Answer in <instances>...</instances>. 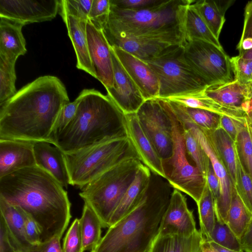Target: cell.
Segmentation results:
<instances>
[{"instance_id": "obj_1", "label": "cell", "mask_w": 252, "mask_h": 252, "mask_svg": "<svg viewBox=\"0 0 252 252\" xmlns=\"http://www.w3.org/2000/svg\"><path fill=\"white\" fill-rule=\"evenodd\" d=\"M69 102L56 76H40L0 104V139L54 144V130L63 106Z\"/></svg>"}, {"instance_id": "obj_2", "label": "cell", "mask_w": 252, "mask_h": 252, "mask_svg": "<svg viewBox=\"0 0 252 252\" xmlns=\"http://www.w3.org/2000/svg\"><path fill=\"white\" fill-rule=\"evenodd\" d=\"M0 197L36 222L41 242L61 238L71 218V203L64 187L36 165L0 178Z\"/></svg>"}, {"instance_id": "obj_3", "label": "cell", "mask_w": 252, "mask_h": 252, "mask_svg": "<svg viewBox=\"0 0 252 252\" xmlns=\"http://www.w3.org/2000/svg\"><path fill=\"white\" fill-rule=\"evenodd\" d=\"M75 115L55 137L63 153L76 151L106 139L128 136L125 114L110 96L84 89Z\"/></svg>"}, {"instance_id": "obj_4", "label": "cell", "mask_w": 252, "mask_h": 252, "mask_svg": "<svg viewBox=\"0 0 252 252\" xmlns=\"http://www.w3.org/2000/svg\"><path fill=\"white\" fill-rule=\"evenodd\" d=\"M191 0H161L151 7L129 9L110 0V14L103 32L105 36L150 38L184 45L185 20Z\"/></svg>"}, {"instance_id": "obj_5", "label": "cell", "mask_w": 252, "mask_h": 252, "mask_svg": "<svg viewBox=\"0 0 252 252\" xmlns=\"http://www.w3.org/2000/svg\"><path fill=\"white\" fill-rule=\"evenodd\" d=\"M149 189L133 210L108 228L91 252H148L171 195L168 191Z\"/></svg>"}, {"instance_id": "obj_6", "label": "cell", "mask_w": 252, "mask_h": 252, "mask_svg": "<svg viewBox=\"0 0 252 252\" xmlns=\"http://www.w3.org/2000/svg\"><path fill=\"white\" fill-rule=\"evenodd\" d=\"M143 163L135 157L123 159L81 189L80 196L109 228L113 213Z\"/></svg>"}, {"instance_id": "obj_7", "label": "cell", "mask_w": 252, "mask_h": 252, "mask_svg": "<svg viewBox=\"0 0 252 252\" xmlns=\"http://www.w3.org/2000/svg\"><path fill=\"white\" fill-rule=\"evenodd\" d=\"M64 156L70 185L80 189L123 159L139 158L128 136L106 139Z\"/></svg>"}, {"instance_id": "obj_8", "label": "cell", "mask_w": 252, "mask_h": 252, "mask_svg": "<svg viewBox=\"0 0 252 252\" xmlns=\"http://www.w3.org/2000/svg\"><path fill=\"white\" fill-rule=\"evenodd\" d=\"M184 46H171L154 58L144 61L158 77L159 98L202 91L208 87L186 61Z\"/></svg>"}, {"instance_id": "obj_9", "label": "cell", "mask_w": 252, "mask_h": 252, "mask_svg": "<svg viewBox=\"0 0 252 252\" xmlns=\"http://www.w3.org/2000/svg\"><path fill=\"white\" fill-rule=\"evenodd\" d=\"M172 125L173 150L171 156L162 160L165 179L174 188L191 197L197 203L207 184L206 178L187 158L183 127L177 120L167 99L161 98Z\"/></svg>"}, {"instance_id": "obj_10", "label": "cell", "mask_w": 252, "mask_h": 252, "mask_svg": "<svg viewBox=\"0 0 252 252\" xmlns=\"http://www.w3.org/2000/svg\"><path fill=\"white\" fill-rule=\"evenodd\" d=\"M184 58L208 87L222 85L234 80L230 58L214 45L201 40L186 41Z\"/></svg>"}, {"instance_id": "obj_11", "label": "cell", "mask_w": 252, "mask_h": 252, "mask_svg": "<svg viewBox=\"0 0 252 252\" xmlns=\"http://www.w3.org/2000/svg\"><path fill=\"white\" fill-rule=\"evenodd\" d=\"M136 115L142 130L162 160L169 158L173 150L172 125L161 98L145 100Z\"/></svg>"}, {"instance_id": "obj_12", "label": "cell", "mask_w": 252, "mask_h": 252, "mask_svg": "<svg viewBox=\"0 0 252 252\" xmlns=\"http://www.w3.org/2000/svg\"><path fill=\"white\" fill-rule=\"evenodd\" d=\"M190 129L210 159L213 169L220 186V195L218 202L214 205L216 220L226 224L228 211L234 188L227 169L212 139L210 131L205 130L190 124H181Z\"/></svg>"}, {"instance_id": "obj_13", "label": "cell", "mask_w": 252, "mask_h": 252, "mask_svg": "<svg viewBox=\"0 0 252 252\" xmlns=\"http://www.w3.org/2000/svg\"><path fill=\"white\" fill-rule=\"evenodd\" d=\"M60 0H0V17L25 25L50 21L59 10Z\"/></svg>"}, {"instance_id": "obj_14", "label": "cell", "mask_w": 252, "mask_h": 252, "mask_svg": "<svg viewBox=\"0 0 252 252\" xmlns=\"http://www.w3.org/2000/svg\"><path fill=\"white\" fill-rule=\"evenodd\" d=\"M197 230L192 211L189 209L186 197L174 189L161 219L158 234L189 237Z\"/></svg>"}, {"instance_id": "obj_15", "label": "cell", "mask_w": 252, "mask_h": 252, "mask_svg": "<svg viewBox=\"0 0 252 252\" xmlns=\"http://www.w3.org/2000/svg\"><path fill=\"white\" fill-rule=\"evenodd\" d=\"M113 86L107 94L125 114L135 113L145 101L139 89L127 74L111 47Z\"/></svg>"}, {"instance_id": "obj_16", "label": "cell", "mask_w": 252, "mask_h": 252, "mask_svg": "<svg viewBox=\"0 0 252 252\" xmlns=\"http://www.w3.org/2000/svg\"><path fill=\"white\" fill-rule=\"evenodd\" d=\"M87 36L90 57L96 79L106 89L111 88L114 84L111 46L102 30L96 28L88 21Z\"/></svg>"}, {"instance_id": "obj_17", "label": "cell", "mask_w": 252, "mask_h": 252, "mask_svg": "<svg viewBox=\"0 0 252 252\" xmlns=\"http://www.w3.org/2000/svg\"><path fill=\"white\" fill-rule=\"evenodd\" d=\"M122 66L141 92L145 100L158 97V79L144 61L117 47L111 46Z\"/></svg>"}, {"instance_id": "obj_18", "label": "cell", "mask_w": 252, "mask_h": 252, "mask_svg": "<svg viewBox=\"0 0 252 252\" xmlns=\"http://www.w3.org/2000/svg\"><path fill=\"white\" fill-rule=\"evenodd\" d=\"M33 142L0 139V178L36 166Z\"/></svg>"}, {"instance_id": "obj_19", "label": "cell", "mask_w": 252, "mask_h": 252, "mask_svg": "<svg viewBox=\"0 0 252 252\" xmlns=\"http://www.w3.org/2000/svg\"><path fill=\"white\" fill-rule=\"evenodd\" d=\"M127 135L142 163L155 175L165 179L162 160L142 130L136 113L125 114Z\"/></svg>"}, {"instance_id": "obj_20", "label": "cell", "mask_w": 252, "mask_h": 252, "mask_svg": "<svg viewBox=\"0 0 252 252\" xmlns=\"http://www.w3.org/2000/svg\"><path fill=\"white\" fill-rule=\"evenodd\" d=\"M239 55L230 58L234 79L252 81V0L245 8L242 33L237 46Z\"/></svg>"}, {"instance_id": "obj_21", "label": "cell", "mask_w": 252, "mask_h": 252, "mask_svg": "<svg viewBox=\"0 0 252 252\" xmlns=\"http://www.w3.org/2000/svg\"><path fill=\"white\" fill-rule=\"evenodd\" d=\"M33 149L36 165L67 188L70 180L64 153L57 146L44 141L33 142Z\"/></svg>"}, {"instance_id": "obj_22", "label": "cell", "mask_w": 252, "mask_h": 252, "mask_svg": "<svg viewBox=\"0 0 252 252\" xmlns=\"http://www.w3.org/2000/svg\"><path fill=\"white\" fill-rule=\"evenodd\" d=\"M205 93L222 105L247 114L252 104V81L243 83L234 79L222 85L208 87Z\"/></svg>"}, {"instance_id": "obj_23", "label": "cell", "mask_w": 252, "mask_h": 252, "mask_svg": "<svg viewBox=\"0 0 252 252\" xmlns=\"http://www.w3.org/2000/svg\"><path fill=\"white\" fill-rule=\"evenodd\" d=\"M73 46L77 58L76 66L96 78L89 54L87 36V21L61 13Z\"/></svg>"}, {"instance_id": "obj_24", "label": "cell", "mask_w": 252, "mask_h": 252, "mask_svg": "<svg viewBox=\"0 0 252 252\" xmlns=\"http://www.w3.org/2000/svg\"><path fill=\"white\" fill-rule=\"evenodd\" d=\"M105 37L111 46L120 48L144 61L154 58L171 46L178 45L165 40L150 38Z\"/></svg>"}, {"instance_id": "obj_25", "label": "cell", "mask_w": 252, "mask_h": 252, "mask_svg": "<svg viewBox=\"0 0 252 252\" xmlns=\"http://www.w3.org/2000/svg\"><path fill=\"white\" fill-rule=\"evenodd\" d=\"M151 177L150 169L142 164L113 213L110 226L129 213L143 199L148 191Z\"/></svg>"}, {"instance_id": "obj_26", "label": "cell", "mask_w": 252, "mask_h": 252, "mask_svg": "<svg viewBox=\"0 0 252 252\" xmlns=\"http://www.w3.org/2000/svg\"><path fill=\"white\" fill-rule=\"evenodd\" d=\"M205 90L174 96L166 99L189 107L205 110L243 123L246 122L247 114L244 111L220 104L208 96L205 93Z\"/></svg>"}, {"instance_id": "obj_27", "label": "cell", "mask_w": 252, "mask_h": 252, "mask_svg": "<svg viewBox=\"0 0 252 252\" xmlns=\"http://www.w3.org/2000/svg\"><path fill=\"white\" fill-rule=\"evenodd\" d=\"M25 25L19 21L0 17V56L16 61L27 52L22 32Z\"/></svg>"}, {"instance_id": "obj_28", "label": "cell", "mask_w": 252, "mask_h": 252, "mask_svg": "<svg viewBox=\"0 0 252 252\" xmlns=\"http://www.w3.org/2000/svg\"><path fill=\"white\" fill-rule=\"evenodd\" d=\"M0 216L4 220L9 238L16 251L29 252L32 245L26 237L24 212L0 197Z\"/></svg>"}, {"instance_id": "obj_29", "label": "cell", "mask_w": 252, "mask_h": 252, "mask_svg": "<svg viewBox=\"0 0 252 252\" xmlns=\"http://www.w3.org/2000/svg\"><path fill=\"white\" fill-rule=\"evenodd\" d=\"M167 99L180 124L192 125L208 131H214L220 127L221 116L205 110L189 107Z\"/></svg>"}, {"instance_id": "obj_30", "label": "cell", "mask_w": 252, "mask_h": 252, "mask_svg": "<svg viewBox=\"0 0 252 252\" xmlns=\"http://www.w3.org/2000/svg\"><path fill=\"white\" fill-rule=\"evenodd\" d=\"M234 1L232 0H193L192 4L213 34L219 37L225 22V14Z\"/></svg>"}, {"instance_id": "obj_31", "label": "cell", "mask_w": 252, "mask_h": 252, "mask_svg": "<svg viewBox=\"0 0 252 252\" xmlns=\"http://www.w3.org/2000/svg\"><path fill=\"white\" fill-rule=\"evenodd\" d=\"M189 5L186 14L184 29L186 41L201 40L223 50L219 39L212 33L192 4Z\"/></svg>"}, {"instance_id": "obj_32", "label": "cell", "mask_w": 252, "mask_h": 252, "mask_svg": "<svg viewBox=\"0 0 252 252\" xmlns=\"http://www.w3.org/2000/svg\"><path fill=\"white\" fill-rule=\"evenodd\" d=\"M79 220L84 250L92 251L96 247L102 237L101 222L95 213L86 203H84Z\"/></svg>"}, {"instance_id": "obj_33", "label": "cell", "mask_w": 252, "mask_h": 252, "mask_svg": "<svg viewBox=\"0 0 252 252\" xmlns=\"http://www.w3.org/2000/svg\"><path fill=\"white\" fill-rule=\"evenodd\" d=\"M210 132L234 185L235 182L238 153L236 143L220 128L210 131Z\"/></svg>"}, {"instance_id": "obj_34", "label": "cell", "mask_w": 252, "mask_h": 252, "mask_svg": "<svg viewBox=\"0 0 252 252\" xmlns=\"http://www.w3.org/2000/svg\"><path fill=\"white\" fill-rule=\"evenodd\" d=\"M252 218V212L244 204L234 187L227 213L226 224L239 240Z\"/></svg>"}, {"instance_id": "obj_35", "label": "cell", "mask_w": 252, "mask_h": 252, "mask_svg": "<svg viewBox=\"0 0 252 252\" xmlns=\"http://www.w3.org/2000/svg\"><path fill=\"white\" fill-rule=\"evenodd\" d=\"M196 204L199 215V231L204 238L210 240L217 220L213 198L207 184Z\"/></svg>"}, {"instance_id": "obj_36", "label": "cell", "mask_w": 252, "mask_h": 252, "mask_svg": "<svg viewBox=\"0 0 252 252\" xmlns=\"http://www.w3.org/2000/svg\"><path fill=\"white\" fill-rule=\"evenodd\" d=\"M182 126L187 154L191 158L194 165L206 177L211 164L210 159L190 129Z\"/></svg>"}, {"instance_id": "obj_37", "label": "cell", "mask_w": 252, "mask_h": 252, "mask_svg": "<svg viewBox=\"0 0 252 252\" xmlns=\"http://www.w3.org/2000/svg\"><path fill=\"white\" fill-rule=\"evenodd\" d=\"M16 62L0 56V104L8 100L17 92Z\"/></svg>"}, {"instance_id": "obj_38", "label": "cell", "mask_w": 252, "mask_h": 252, "mask_svg": "<svg viewBox=\"0 0 252 252\" xmlns=\"http://www.w3.org/2000/svg\"><path fill=\"white\" fill-rule=\"evenodd\" d=\"M234 187L244 204L252 212V179L243 165L238 151Z\"/></svg>"}, {"instance_id": "obj_39", "label": "cell", "mask_w": 252, "mask_h": 252, "mask_svg": "<svg viewBox=\"0 0 252 252\" xmlns=\"http://www.w3.org/2000/svg\"><path fill=\"white\" fill-rule=\"evenodd\" d=\"M191 236L157 234L148 252H182Z\"/></svg>"}, {"instance_id": "obj_40", "label": "cell", "mask_w": 252, "mask_h": 252, "mask_svg": "<svg viewBox=\"0 0 252 252\" xmlns=\"http://www.w3.org/2000/svg\"><path fill=\"white\" fill-rule=\"evenodd\" d=\"M217 244L231 250L241 251L240 241L226 224L216 220L210 240Z\"/></svg>"}, {"instance_id": "obj_41", "label": "cell", "mask_w": 252, "mask_h": 252, "mask_svg": "<svg viewBox=\"0 0 252 252\" xmlns=\"http://www.w3.org/2000/svg\"><path fill=\"white\" fill-rule=\"evenodd\" d=\"M241 160L252 179V136L247 124L235 141Z\"/></svg>"}, {"instance_id": "obj_42", "label": "cell", "mask_w": 252, "mask_h": 252, "mask_svg": "<svg viewBox=\"0 0 252 252\" xmlns=\"http://www.w3.org/2000/svg\"><path fill=\"white\" fill-rule=\"evenodd\" d=\"M93 1V0H60L59 12L88 21Z\"/></svg>"}, {"instance_id": "obj_43", "label": "cell", "mask_w": 252, "mask_h": 252, "mask_svg": "<svg viewBox=\"0 0 252 252\" xmlns=\"http://www.w3.org/2000/svg\"><path fill=\"white\" fill-rule=\"evenodd\" d=\"M63 252H84L85 251L79 219H75L68 229L63 240Z\"/></svg>"}, {"instance_id": "obj_44", "label": "cell", "mask_w": 252, "mask_h": 252, "mask_svg": "<svg viewBox=\"0 0 252 252\" xmlns=\"http://www.w3.org/2000/svg\"><path fill=\"white\" fill-rule=\"evenodd\" d=\"M110 11V0H93L88 21L96 28L102 30L108 20Z\"/></svg>"}, {"instance_id": "obj_45", "label": "cell", "mask_w": 252, "mask_h": 252, "mask_svg": "<svg viewBox=\"0 0 252 252\" xmlns=\"http://www.w3.org/2000/svg\"><path fill=\"white\" fill-rule=\"evenodd\" d=\"M81 97L79 95L73 102L66 103L62 108L54 127V144L56 136L67 126L75 115Z\"/></svg>"}, {"instance_id": "obj_46", "label": "cell", "mask_w": 252, "mask_h": 252, "mask_svg": "<svg viewBox=\"0 0 252 252\" xmlns=\"http://www.w3.org/2000/svg\"><path fill=\"white\" fill-rule=\"evenodd\" d=\"M246 124V121L243 123L227 116H221L220 128L223 130L235 142L239 133L245 128Z\"/></svg>"}, {"instance_id": "obj_47", "label": "cell", "mask_w": 252, "mask_h": 252, "mask_svg": "<svg viewBox=\"0 0 252 252\" xmlns=\"http://www.w3.org/2000/svg\"><path fill=\"white\" fill-rule=\"evenodd\" d=\"M25 231L27 240L32 246L38 244L41 242L39 227L36 222L25 213Z\"/></svg>"}, {"instance_id": "obj_48", "label": "cell", "mask_w": 252, "mask_h": 252, "mask_svg": "<svg viewBox=\"0 0 252 252\" xmlns=\"http://www.w3.org/2000/svg\"><path fill=\"white\" fill-rule=\"evenodd\" d=\"M161 0H110L113 4L122 8L140 9L156 5Z\"/></svg>"}, {"instance_id": "obj_49", "label": "cell", "mask_w": 252, "mask_h": 252, "mask_svg": "<svg viewBox=\"0 0 252 252\" xmlns=\"http://www.w3.org/2000/svg\"><path fill=\"white\" fill-rule=\"evenodd\" d=\"M61 239L59 237H55L48 241L32 245L29 252H63Z\"/></svg>"}, {"instance_id": "obj_50", "label": "cell", "mask_w": 252, "mask_h": 252, "mask_svg": "<svg viewBox=\"0 0 252 252\" xmlns=\"http://www.w3.org/2000/svg\"><path fill=\"white\" fill-rule=\"evenodd\" d=\"M207 184L212 193L214 205L219 201L220 195V181L210 164L206 176Z\"/></svg>"}, {"instance_id": "obj_51", "label": "cell", "mask_w": 252, "mask_h": 252, "mask_svg": "<svg viewBox=\"0 0 252 252\" xmlns=\"http://www.w3.org/2000/svg\"><path fill=\"white\" fill-rule=\"evenodd\" d=\"M9 237L3 218L0 216V252H16Z\"/></svg>"}, {"instance_id": "obj_52", "label": "cell", "mask_w": 252, "mask_h": 252, "mask_svg": "<svg viewBox=\"0 0 252 252\" xmlns=\"http://www.w3.org/2000/svg\"><path fill=\"white\" fill-rule=\"evenodd\" d=\"M239 241L242 251L244 252H252V218Z\"/></svg>"}, {"instance_id": "obj_53", "label": "cell", "mask_w": 252, "mask_h": 252, "mask_svg": "<svg viewBox=\"0 0 252 252\" xmlns=\"http://www.w3.org/2000/svg\"><path fill=\"white\" fill-rule=\"evenodd\" d=\"M203 236L199 230H197L189 238L182 252H201L200 243Z\"/></svg>"}, {"instance_id": "obj_54", "label": "cell", "mask_w": 252, "mask_h": 252, "mask_svg": "<svg viewBox=\"0 0 252 252\" xmlns=\"http://www.w3.org/2000/svg\"><path fill=\"white\" fill-rule=\"evenodd\" d=\"M200 249L201 252H218L212 246L210 241L203 237L201 241Z\"/></svg>"}, {"instance_id": "obj_55", "label": "cell", "mask_w": 252, "mask_h": 252, "mask_svg": "<svg viewBox=\"0 0 252 252\" xmlns=\"http://www.w3.org/2000/svg\"><path fill=\"white\" fill-rule=\"evenodd\" d=\"M209 241V240H208ZM212 246L218 252H244L243 251H237L222 247L213 241H209Z\"/></svg>"}, {"instance_id": "obj_56", "label": "cell", "mask_w": 252, "mask_h": 252, "mask_svg": "<svg viewBox=\"0 0 252 252\" xmlns=\"http://www.w3.org/2000/svg\"><path fill=\"white\" fill-rule=\"evenodd\" d=\"M247 124L249 126L252 136V104L247 115Z\"/></svg>"}, {"instance_id": "obj_57", "label": "cell", "mask_w": 252, "mask_h": 252, "mask_svg": "<svg viewBox=\"0 0 252 252\" xmlns=\"http://www.w3.org/2000/svg\"><path fill=\"white\" fill-rule=\"evenodd\" d=\"M16 252H20V251H17Z\"/></svg>"}]
</instances>
